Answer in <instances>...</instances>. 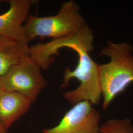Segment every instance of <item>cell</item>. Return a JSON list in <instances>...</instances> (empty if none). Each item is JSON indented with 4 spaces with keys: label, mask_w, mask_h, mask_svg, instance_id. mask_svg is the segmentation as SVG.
<instances>
[{
    "label": "cell",
    "mask_w": 133,
    "mask_h": 133,
    "mask_svg": "<svg viewBox=\"0 0 133 133\" xmlns=\"http://www.w3.org/2000/svg\"><path fill=\"white\" fill-rule=\"evenodd\" d=\"M101 115L87 101L73 105L56 126L43 133H100Z\"/></svg>",
    "instance_id": "6"
},
{
    "label": "cell",
    "mask_w": 133,
    "mask_h": 133,
    "mask_svg": "<svg viewBox=\"0 0 133 133\" xmlns=\"http://www.w3.org/2000/svg\"><path fill=\"white\" fill-rule=\"evenodd\" d=\"M0 133H7V130L0 124Z\"/></svg>",
    "instance_id": "11"
},
{
    "label": "cell",
    "mask_w": 133,
    "mask_h": 133,
    "mask_svg": "<svg viewBox=\"0 0 133 133\" xmlns=\"http://www.w3.org/2000/svg\"><path fill=\"white\" fill-rule=\"evenodd\" d=\"M100 133H133V124L129 118L110 119L101 125Z\"/></svg>",
    "instance_id": "10"
},
{
    "label": "cell",
    "mask_w": 133,
    "mask_h": 133,
    "mask_svg": "<svg viewBox=\"0 0 133 133\" xmlns=\"http://www.w3.org/2000/svg\"><path fill=\"white\" fill-rule=\"evenodd\" d=\"M79 10L76 2L70 1L63 3L56 15L46 17L29 15L24 25L26 42L29 43L38 37L56 39L74 33L85 24Z\"/></svg>",
    "instance_id": "2"
},
{
    "label": "cell",
    "mask_w": 133,
    "mask_h": 133,
    "mask_svg": "<svg viewBox=\"0 0 133 133\" xmlns=\"http://www.w3.org/2000/svg\"><path fill=\"white\" fill-rule=\"evenodd\" d=\"M30 57L28 43L0 37V76L12 66Z\"/></svg>",
    "instance_id": "9"
},
{
    "label": "cell",
    "mask_w": 133,
    "mask_h": 133,
    "mask_svg": "<svg viewBox=\"0 0 133 133\" xmlns=\"http://www.w3.org/2000/svg\"><path fill=\"white\" fill-rule=\"evenodd\" d=\"M93 34L87 24H84L74 33L50 42L38 43L30 47V57L41 69L46 70L54 62V55L63 48L76 45L83 48L88 52L93 49Z\"/></svg>",
    "instance_id": "5"
},
{
    "label": "cell",
    "mask_w": 133,
    "mask_h": 133,
    "mask_svg": "<svg viewBox=\"0 0 133 133\" xmlns=\"http://www.w3.org/2000/svg\"><path fill=\"white\" fill-rule=\"evenodd\" d=\"M9 3L10 9L6 12L0 14V37L26 42L24 25L28 17L33 1L10 0Z\"/></svg>",
    "instance_id": "7"
},
{
    "label": "cell",
    "mask_w": 133,
    "mask_h": 133,
    "mask_svg": "<svg viewBox=\"0 0 133 133\" xmlns=\"http://www.w3.org/2000/svg\"><path fill=\"white\" fill-rule=\"evenodd\" d=\"M32 104L22 95L0 88V124L8 130L28 111Z\"/></svg>",
    "instance_id": "8"
},
{
    "label": "cell",
    "mask_w": 133,
    "mask_h": 133,
    "mask_svg": "<svg viewBox=\"0 0 133 133\" xmlns=\"http://www.w3.org/2000/svg\"><path fill=\"white\" fill-rule=\"evenodd\" d=\"M41 70L28 57L0 76L1 88L20 94L33 104L47 85Z\"/></svg>",
    "instance_id": "4"
},
{
    "label": "cell",
    "mask_w": 133,
    "mask_h": 133,
    "mask_svg": "<svg viewBox=\"0 0 133 133\" xmlns=\"http://www.w3.org/2000/svg\"><path fill=\"white\" fill-rule=\"evenodd\" d=\"M133 48L127 43L109 42L100 55L110 58L106 64L99 65V75L104 110L133 82Z\"/></svg>",
    "instance_id": "1"
},
{
    "label": "cell",
    "mask_w": 133,
    "mask_h": 133,
    "mask_svg": "<svg viewBox=\"0 0 133 133\" xmlns=\"http://www.w3.org/2000/svg\"><path fill=\"white\" fill-rule=\"evenodd\" d=\"M1 2V1H0V2Z\"/></svg>",
    "instance_id": "12"
},
{
    "label": "cell",
    "mask_w": 133,
    "mask_h": 133,
    "mask_svg": "<svg viewBox=\"0 0 133 133\" xmlns=\"http://www.w3.org/2000/svg\"><path fill=\"white\" fill-rule=\"evenodd\" d=\"M70 48L77 53L78 62L74 70L68 68L65 70L62 87L69 85V81L73 78L79 81L80 84L76 89L64 93L63 96L72 105L82 101L89 102L92 105H98L102 99L99 65L91 59L85 49L76 45Z\"/></svg>",
    "instance_id": "3"
},
{
    "label": "cell",
    "mask_w": 133,
    "mask_h": 133,
    "mask_svg": "<svg viewBox=\"0 0 133 133\" xmlns=\"http://www.w3.org/2000/svg\"><path fill=\"white\" fill-rule=\"evenodd\" d=\"M0 88H1V86H0Z\"/></svg>",
    "instance_id": "13"
}]
</instances>
